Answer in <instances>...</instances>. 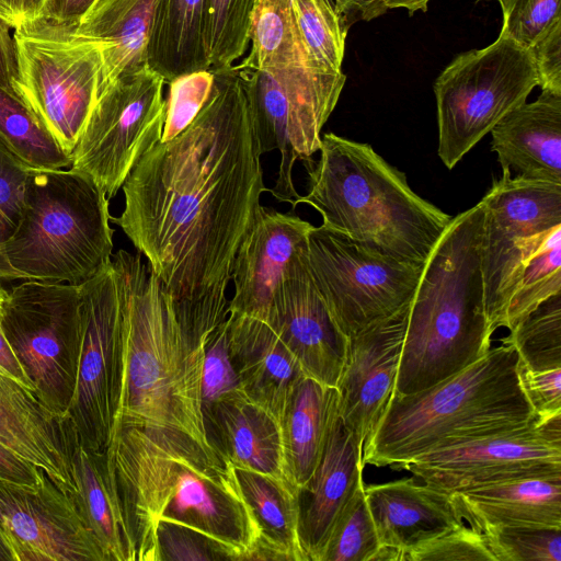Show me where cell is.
<instances>
[{
	"label": "cell",
	"instance_id": "6da1fadb",
	"mask_svg": "<svg viewBox=\"0 0 561 561\" xmlns=\"http://www.w3.org/2000/svg\"><path fill=\"white\" fill-rule=\"evenodd\" d=\"M211 71L199 113L142 156L122 186V214L111 217L147 259L195 343L229 316L234 257L270 192L238 71Z\"/></svg>",
	"mask_w": 561,
	"mask_h": 561
},
{
	"label": "cell",
	"instance_id": "7a4b0ae2",
	"mask_svg": "<svg viewBox=\"0 0 561 561\" xmlns=\"http://www.w3.org/2000/svg\"><path fill=\"white\" fill-rule=\"evenodd\" d=\"M106 453L135 561H157L160 520L193 528L247 560L259 531L230 463L185 439L135 427L114 430Z\"/></svg>",
	"mask_w": 561,
	"mask_h": 561
},
{
	"label": "cell",
	"instance_id": "3957f363",
	"mask_svg": "<svg viewBox=\"0 0 561 561\" xmlns=\"http://www.w3.org/2000/svg\"><path fill=\"white\" fill-rule=\"evenodd\" d=\"M112 263L122 299L112 433L118 427L163 433L221 459L208 442L204 422L205 345L193 343L182 331L169 298L140 252L118 250Z\"/></svg>",
	"mask_w": 561,
	"mask_h": 561
},
{
	"label": "cell",
	"instance_id": "277c9868",
	"mask_svg": "<svg viewBox=\"0 0 561 561\" xmlns=\"http://www.w3.org/2000/svg\"><path fill=\"white\" fill-rule=\"evenodd\" d=\"M479 359L412 394L393 392L362 463L403 470L416 457L537 421L518 375L519 355L501 339Z\"/></svg>",
	"mask_w": 561,
	"mask_h": 561
},
{
	"label": "cell",
	"instance_id": "5b68a950",
	"mask_svg": "<svg viewBox=\"0 0 561 561\" xmlns=\"http://www.w3.org/2000/svg\"><path fill=\"white\" fill-rule=\"evenodd\" d=\"M481 202L451 218L410 302L394 392L412 394L469 366L491 348L481 272Z\"/></svg>",
	"mask_w": 561,
	"mask_h": 561
},
{
	"label": "cell",
	"instance_id": "8992f818",
	"mask_svg": "<svg viewBox=\"0 0 561 561\" xmlns=\"http://www.w3.org/2000/svg\"><path fill=\"white\" fill-rule=\"evenodd\" d=\"M319 151L306 164L308 193L296 206L310 205L322 226L371 252L424 265L453 217L419 196L368 144L325 133Z\"/></svg>",
	"mask_w": 561,
	"mask_h": 561
},
{
	"label": "cell",
	"instance_id": "52a82bcc",
	"mask_svg": "<svg viewBox=\"0 0 561 561\" xmlns=\"http://www.w3.org/2000/svg\"><path fill=\"white\" fill-rule=\"evenodd\" d=\"M110 199L72 169H30L14 232L0 243V280L81 285L112 262Z\"/></svg>",
	"mask_w": 561,
	"mask_h": 561
},
{
	"label": "cell",
	"instance_id": "ba28073f",
	"mask_svg": "<svg viewBox=\"0 0 561 561\" xmlns=\"http://www.w3.org/2000/svg\"><path fill=\"white\" fill-rule=\"evenodd\" d=\"M79 23L38 16L13 30V94L71 157L99 99L101 46Z\"/></svg>",
	"mask_w": 561,
	"mask_h": 561
},
{
	"label": "cell",
	"instance_id": "9c48e42d",
	"mask_svg": "<svg viewBox=\"0 0 561 561\" xmlns=\"http://www.w3.org/2000/svg\"><path fill=\"white\" fill-rule=\"evenodd\" d=\"M537 85L529 50L504 35L458 55L434 83L437 153L444 165L453 169Z\"/></svg>",
	"mask_w": 561,
	"mask_h": 561
},
{
	"label": "cell",
	"instance_id": "30bf717a",
	"mask_svg": "<svg viewBox=\"0 0 561 561\" xmlns=\"http://www.w3.org/2000/svg\"><path fill=\"white\" fill-rule=\"evenodd\" d=\"M234 68V67H233ZM247 96L261 153L278 150L280 162L270 192L296 208L294 185L297 160L306 164L319 151L321 130L333 112L345 75L301 67L271 70L237 69Z\"/></svg>",
	"mask_w": 561,
	"mask_h": 561
},
{
	"label": "cell",
	"instance_id": "8fae6325",
	"mask_svg": "<svg viewBox=\"0 0 561 561\" xmlns=\"http://www.w3.org/2000/svg\"><path fill=\"white\" fill-rule=\"evenodd\" d=\"M0 324L38 397L66 419L80 342V285L24 280L8 291Z\"/></svg>",
	"mask_w": 561,
	"mask_h": 561
},
{
	"label": "cell",
	"instance_id": "7c38bea8",
	"mask_svg": "<svg viewBox=\"0 0 561 561\" xmlns=\"http://www.w3.org/2000/svg\"><path fill=\"white\" fill-rule=\"evenodd\" d=\"M313 283L346 337L409 305L423 265L371 252L324 226L308 237Z\"/></svg>",
	"mask_w": 561,
	"mask_h": 561
},
{
	"label": "cell",
	"instance_id": "4fadbf2b",
	"mask_svg": "<svg viewBox=\"0 0 561 561\" xmlns=\"http://www.w3.org/2000/svg\"><path fill=\"white\" fill-rule=\"evenodd\" d=\"M164 83L148 65L123 75L99 96L88 117L70 169L91 178L108 199L161 139Z\"/></svg>",
	"mask_w": 561,
	"mask_h": 561
},
{
	"label": "cell",
	"instance_id": "5bb4252c",
	"mask_svg": "<svg viewBox=\"0 0 561 561\" xmlns=\"http://www.w3.org/2000/svg\"><path fill=\"white\" fill-rule=\"evenodd\" d=\"M481 203L484 308L494 332L504 327L507 304L525 261L561 226V184L502 172Z\"/></svg>",
	"mask_w": 561,
	"mask_h": 561
},
{
	"label": "cell",
	"instance_id": "9a60e30c",
	"mask_svg": "<svg viewBox=\"0 0 561 561\" xmlns=\"http://www.w3.org/2000/svg\"><path fill=\"white\" fill-rule=\"evenodd\" d=\"M122 299L113 263L80 285V342L67 421L79 442L106 451L119 371Z\"/></svg>",
	"mask_w": 561,
	"mask_h": 561
},
{
	"label": "cell",
	"instance_id": "2e32d148",
	"mask_svg": "<svg viewBox=\"0 0 561 561\" xmlns=\"http://www.w3.org/2000/svg\"><path fill=\"white\" fill-rule=\"evenodd\" d=\"M403 470L446 493L561 473V413L425 453Z\"/></svg>",
	"mask_w": 561,
	"mask_h": 561
},
{
	"label": "cell",
	"instance_id": "e0dca14e",
	"mask_svg": "<svg viewBox=\"0 0 561 561\" xmlns=\"http://www.w3.org/2000/svg\"><path fill=\"white\" fill-rule=\"evenodd\" d=\"M0 529L14 561H106L72 494L45 471L35 486L0 479Z\"/></svg>",
	"mask_w": 561,
	"mask_h": 561
},
{
	"label": "cell",
	"instance_id": "ac0fdd59",
	"mask_svg": "<svg viewBox=\"0 0 561 561\" xmlns=\"http://www.w3.org/2000/svg\"><path fill=\"white\" fill-rule=\"evenodd\" d=\"M409 308L410 304L347 337L336 385L339 415L363 446L394 392Z\"/></svg>",
	"mask_w": 561,
	"mask_h": 561
},
{
	"label": "cell",
	"instance_id": "d6986e66",
	"mask_svg": "<svg viewBox=\"0 0 561 561\" xmlns=\"http://www.w3.org/2000/svg\"><path fill=\"white\" fill-rule=\"evenodd\" d=\"M312 226L291 209L260 206L234 257V294L229 313L268 323L275 299L291 265L308 252Z\"/></svg>",
	"mask_w": 561,
	"mask_h": 561
},
{
	"label": "cell",
	"instance_id": "ffe728a7",
	"mask_svg": "<svg viewBox=\"0 0 561 561\" xmlns=\"http://www.w3.org/2000/svg\"><path fill=\"white\" fill-rule=\"evenodd\" d=\"M307 377L336 387L347 350L309 270L308 252L289 268L267 323Z\"/></svg>",
	"mask_w": 561,
	"mask_h": 561
},
{
	"label": "cell",
	"instance_id": "44dd1931",
	"mask_svg": "<svg viewBox=\"0 0 561 561\" xmlns=\"http://www.w3.org/2000/svg\"><path fill=\"white\" fill-rule=\"evenodd\" d=\"M363 445L337 414L321 459L299 491V536L308 561H321L340 514L363 483Z\"/></svg>",
	"mask_w": 561,
	"mask_h": 561
},
{
	"label": "cell",
	"instance_id": "7402d4cb",
	"mask_svg": "<svg viewBox=\"0 0 561 561\" xmlns=\"http://www.w3.org/2000/svg\"><path fill=\"white\" fill-rule=\"evenodd\" d=\"M204 422L208 442L225 462L296 489L286 467L279 422L242 390L216 401L204 412Z\"/></svg>",
	"mask_w": 561,
	"mask_h": 561
},
{
	"label": "cell",
	"instance_id": "603a6c76",
	"mask_svg": "<svg viewBox=\"0 0 561 561\" xmlns=\"http://www.w3.org/2000/svg\"><path fill=\"white\" fill-rule=\"evenodd\" d=\"M67 428V419L35 391L0 371V444L72 493Z\"/></svg>",
	"mask_w": 561,
	"mask_h": 561
},
{
	"label": "cell",
	"instance_id": "cb8c5ba5",
	"mask_svg": "<svg viewBox=\"0 0 561 561\" xmlns=\"http://www.w3.org/2000/svg\"><path fill=\"white\" fill-rule=\"evenodd\" d=\"M229 355L243 393L280 424L297 383L298 360L265 322L229 313Z\"/></svg>",
	"mask_w": 561,
	"mask_h": 561
},
{
	"label": "cell",
	"instance_id": "d4e9b609",
	"mask_svg": "<svg viewBox=\"0 0 561 561\" xmlns=\"http://www.w3.org/2000/svg\"><path fill=\"white\" fill-rule=\"evenodd\" d=\"M502 172L561 184V94L541 91L490 131Z\"/></svg>",
	"mask_w": 561,
	"mask_h": 561
},
{
	"label": "cell",
	"instance_id": "484cf974",
	"mask_svg": "<svg viewBox=\"0 0 561 561\" xmlns=\"http://www.w3.org/2000/svg\"><path fill=\"white\" fill-rule=\"evenodd\" d=\"M364 491L379 543L404 553L463 524L449 493L412 478L364 485Z\"/></svg>",
	"mask_w": 561,
	"mask_h": 561
},
{
	"label": "cell",
	"instance_id": "4316f807",
	"mask_svg": "<svg viewBox=\"0 0 561 561\" xmlns=\"http://www.w3.org/2000/svg\"><path fill=\"white\" fill-rule=\"evenodd\" d=\"M461 517L480 533L507 526L561 528V473L451 493Z\"/></svg>",
	"mask_w": 561,
	"mask_h": 561
},
{
	"label": "cell",
	"instance_id": "83f0119b",
	"mask_svg": "<svg viewBox=\"0 0 561 561\" xmlns=\"http://www.w3.org/2000/svg\"><path fill=\"white\" fill-rule=\"evenodd\" d=\"M68 423V456L77 506L106 561H135L113 463L106 451L82 445Z\"/></svg>",
	"mask_w": 561,
	"mask_h": 561
},
{
	"label": "cell",
	"instance_id": "f1b7e54d",
	"mask_svg": "<svg viewBox=\"0 0 561 561\" xmlns=\"http://www.w3.org/2000/svg\"><path fill=\"white\" fill-rule=\"evenodd\" d=\"M158 0H99L77 32L102 49L99 96L117 78L147 64V45Z\"/></svg>",
	"mask_w": 561,
	"mask_h": 561
},
{
	"label": "cell",
	"instance_id": "f546056e",
	"mask_svg": "<svg viewBox=\"0 0 561 561\" xmlns=\"http://www.w3.org/2000/svg\"><path fill=\"white\" fill-rule=\"evenodd\" d=\"M233 472L259 531L247 560L308 561L299 536V492L261 472Z\"/></svg>",
	"mask_w": 561,
	"mask_h": 561
},
{
	"label": "cell",
	"instance_id": "4dcf8cb0",
	"mask_svg": "<svg viewBox=\"0 0 561 561\" xmlns=\"http://www.w3.org/2000/svg\"><path fill=\"white\" fill-rule=\"evenodd\" d=\"M339 414L336 387L305 376L295 387L280 421L286 467L293 485L311 479Z\"/></svg>",
	"mask_w": 561,
	"mask_h": 561
},
{
	"label": "cell",
	"instance_id": "1f68e13d",
	"mask_svg": "<svg viewBox=\"0 0 561 561\" xmlns=\"http://www.w3.org/2000/svg\"><path fill=\"white\" fill-rule=\"evenodd\" d=\"M207 0H158L147 45V64L169 83L210 70L206 44Z\"/></svg>",
	"mask_w": 561,
	"mask_h": 561
},
{
	"label": "cell",
	"instance_id": "d6a6232c",
	"mask_svg": "<svg viewBox=\"0 0 561 561\" xmlns=\"http://www.w3.org/2000/svg\"><path fill=\"white\" fill-rule=\"evenodd\" d=\"M251 48L237 69L301 67L320 70L310 60L297 31L289 0H259L250 27ZM330 73V72H328Z\"/></svg>",
	"mask_w": 561,
	"mask_h": 561
},
{
	"label": "cell",
	"instance_id": "836d02e7",
	"mask_svg": "<svg viewBox=\"0 0 561 561\" xmlns=\"http://www.w3.org/2000/svg\"><path fill=\"white\" fill-rule=\"evenodd\" d=\"M0 142L31 169H65L71 165V157L25 105L1 87Z\"/></svg>",
	"mask_w": 561,
	"mask_h": 561
},
{
	"label": "cell",
	"instance_id": "e575fe53",
	"mask_svg": "<svg viewBox=\"0 0 561 561\" xmlns=\"http://www.w3.org/2000/svg\"><path fill=\"white\" fill-rule=\"evenodd\" d=\"M561 293V226L525 261L508 300L504 328L512 330L549 297Z\"/></svg>",
	"mask_w": 561,
	"mask_h": 561
},
{
	"label": "cell",
	"instance_id": "d590c367",
	"mask_svg": "<svg viewBox=\"0 0 561 561\" xmlns=\"http://www.w3.org/2000/svg\"><path fill=\"white\" fill-rule=\"evenodd\" d=\"M304 47L316 67L342 72L348 27L332 0H289Z\"/></svg>",
	"mask_w": 561,
	"mask_h": 561
},
{
	"label": "cell",
	"instance_id": "8d00e7d4",
	"mask_svg": "<svg viewBox=\"0 0 561 561\" xmlns=\"http://www.w3.org/2000/svg\"><path fill=\"white\" fill-rule=\"evenodd\" d=\"M530 370L561 367V293L549 297L504 337Z\"/></svg>",
	"mask_w": 561,
	"mask_h": 561
},
{
	"label": "cell",
	"instance_id": "74e56055",
	"mask_svg": "<svg viewBox=\"0 0 561 561\" xmlns=\"http://www.w3.org/2000/svg\"><path fill=\"white\" fill-rule=\"evenodd\" d=\"M257 2L207 0L206 44L210 70L229 69L244 55Z\"/></svg>",
	"mask_w": 561,
	"mask_h": 561
},
{
	"label": "cell",
	"instance_id": "f35d334b",
	"mask_svg": "<svg viewBox=\"0 0 561 561\" xmlns=\"http://www.w3.org/2000/svg\"><path fill=\"white\" fill-rule=\"evenodd\" d=\"M379 546L362 484L336 519L321 561H370Z\"/></svg>",
	"mask_w": 561,
	"mask_h": 561
},
{
	"label": "cell",
	"instance_id": "ab89813d",
	"mask_svg": "<svg viewBox=\"0 0 561 561\" xmlns=\"http://www.w3.org/2000/svg\"><path fill=\"white\" fill-rule=\"evenodd\" d=\"M481 534L495 561H561V528L507 526Z\"/></svg>",
	"mask_w": 561,
	"mask_h": 561
},
{
	"label": "cell",
	"instance_id": "60d3db41",
	"mask_svg": "<svg viewBox=\"0 0 561 561\" xmlns=\"http://www.w3.org/2000/svg\"><path fill=\"white\" fill-rule=\"evenodd\" d=\"M165 115L160 142L182 133L196 117L209 98L214 84L211 70L182 75L169 83Z\"/></svg>",
	"mask_w": 561,
	"mask_h": 561
},
{
	"label": "cell",
	"instance_id": "b9f144b4",
	"mask_svg": "<svg viewBox=\"0 0 561 561\" xmlns=\"http://www.w3.org/2000/svg\"><path fill=\"white\" fill-rule=\"evenodd\" d=\"M229 316L207 336L202 377L203 414L219 399L241 390L229 355Z\"/></svg>",
	"mask_w": 561,
	"mask_h": 561
},
{
	"label": "cell",
	"instance_id": "7bdbcfd3",
	"mask_svg": "<svg viewBox=\"0 0 561 561\" xmlns=\"http://www.w3.org/2000/svg\"><path fill=\"white\" fill-rule=\"evenodd\" d=\"M157 561H236L216 540L187 526L160 520L156 527Z\"/></svg>",
	"mask_w": 561,
	"mask_h": 561
},
{
	"label": "cell",
	"instance_id": "ee69618b",
	"mask_svg": "<svg viewBox=\"0 0 561 561\" xmlns=\"http://www.w3.org/2000/svg\"><path fill=\"white\" fill-rule=\"evenodd\" d=\"M499 3L503 13L500 34L527 49L561 19L560 0H499Z\"/></svg>",
	"mask_w": 561,
	"mask_h": 561
},
{
	"label": "cell",
	"instance_id": "f6af8a7d",
	"mask_svg": "<svg viewBox=\"0 0 561 561\" xmlns=\"http://www.w3.org/2000/svg\"><path fill=\"white\" fill-rule=\"evenodd\" d=\"M404 561H495L483 535L463 524L404 553Z\"/></svg>",
	"mask_w": 561,
	"mask_h": 561
},
{
	"label": "cell",
	"instance_id": "bcb514c9",
	"mask_svg": "<svg viewBox=\"0 0 561 561\" xmlns=\"http://www.w3.org/2000/svg\"><path fill=\"white\" fill-rule=\"evenodd\" d=\"M30 169L0 142V243L20 221Z\"/></svg>",
	"mask_w": 561,
	"mask_h": 561
},
{
	"label": "cell",
	"instance_id": "7dc6e473",
	"mask_svg": "<svg viewBox=\"0 0 561 561\" xmlns=\"http://www.w3.org/2000/svg\"><path fill=\"white\" fill-rule=\"evenodd\" d=\"M522 388L540 420L561 413V367L534 371L519 359Z\"/></svg>",
	"mask_w": 561,
	"mask_h": 561
},
{
	"label": "cell",
	"instance_id": "c3c4849f",
	"mask_svg": "<svg viewBox=\"0 0 561 561\" xmlns=\"http://www.w3.org/2000/svg\"><path fill=\"white\" fill-rule=\"evenodd\" d=\"M541 91L561 94V19L528 48Z\"/></svg>",
	"mask_w": 561,
	"mask_h": 561
},
{
	"label": "cell",
	"instance_id": "681fc988",
	"mask_svg": "<svg viewBox=\"0 0 561 561\" xmlns=\"http://www.w3.org/2000/svg\"><path fill=\"white\" fill-rule=\"evenodd\" d=\"M43 469L0 444V479L26 485H38Z\"/></svg>",
	"mask_w": 561,
	"mask_h": 561
},
{
	"label": "cell",
	"instance_id": "f907efd6",
	"mask_svg": "<svg viewBox=\"0 0 561 561\" xmlns=\"http://www.w3.org/2000/svg\"><path fill=\"white\" fill-rule=\"evenodd\" d=\"M46 0H0V21L15 30L41 15Z\"/></svg>",
	"mask_w": 561,
	"mask_h": 561
},
{
	"label": "cell",
	"instance_id": "816d5d0a",
	"mask_svg": "<svg viewBox=\"0 0 561 561\" xmlns=\"http://www.w3.org/2000/svg\"><path fill=\"white\" fill-rule=\"evenodd\" d=\"M98 1L99 0H46L39 16L58 22L79 23Z\"/></svg>",
	"mask_w": 561,
	"mask_h": 561
},
{
	"label": "cell",
	"instance_id": "f5cc1de1",
	"mask_svg": "<svg viewBox=\"0 0 561 561\" xmlns=\"http://www.w3.org/2000/svg\"><path fill=\"white\" fill-rule=\"evenodd\" d=\"M10 30L0 21V87L13 94L11 83L16 75V59Z\"/></svg>",
	"mask_w": 561,
	"mask_h": 561
},
{
	"label": "cell",
	"instance_id": "db71d44e",
	"mask_svg": "<svg viewBox=\"0 0 561 561\" xmlns=\"http://www.w3.org/2000/svg\"><path fill=\"white\" fill-rule=\"evenodd\" d=\"M0 371L14 379L22 386L35 391L18 356L8 342L0 324ZM36 392V391H35Z\"/></svg>",
	"mask_w": 561,
	"mask_h": 561
},
{
	"label": "cell",
	"instance_id": "11a10c76",
	"mask_svg": "<svg viewBox=\"0 0 561 561\" xmlns=\"http://www.w3.org/2000/svg\"><path fill=\"white\" fill-rule=\"evenodd\" d=\"M431 0H369L364 20L368 21L383 14L388 9L403 8L409 14L425 12Z\"/></svg>",
	"mask_w": 561,
	"mask_h": 561
},
{
	"label": "cell",
	"instance_id": "9f6ffc18",
	"mask_svg": "<svg viewBox=\"0 0 561 561\" xmlns=\"http://www.w3.org/2000/svg\"><path fill=\"white\" fill-rule=\"evenodd\" d=\"M336 11L342 16L345 25H350L356 20H364L369 0H332Z\"/></svg>",
	"mask_w": 561,
	"mask_h": 561
},
{
	"label": "cell",
	"instance_id": "6f0895ef",
	"mask_svg": "<svg viewBox=\"0 0 561 561\" xmlns=\"http://www.w3.org/2000/svg\"><path fill=\"white\" fill-rule=\"evenodd\" d=\"M370 561H404V551L392 546L380 545Z\"/></svg>",
	"mask_w": 561,
	"mask_h": 561
},
{
	"label": "cell",
	"instance_id": "680465c9",
	"mask_svg": "<svg viewBox=\"0 0 561 561\" xmlns=\"http://www.w3.org/2000/svg\"><path fill=\"white\" fill-rule=\"evenodd\" d=\"M0 561H14L10 547L0 529Z\"/></svg>",
	"mask_w": 561,
	"mask_h": 561
},
{
	"label": "cell",
	"instance_id": "91938a15",
	"mask_svg": "<svg viewBox=\"0 0 561 561\" xmlns=\"http://www.w3.org/2000/svg\"><path fill=\"white\" fill-rule=\"evenodd\" d=\"M7 294H8V290H5V289L0 285V307H1L2 302H3V300L5 299Z\"/></svg>",
	"mask_w": 561,
	"mask_h": 561
},
{
	"label": "cell",
	"instance_id": "94428289",
	"mask_svg": "<svg viewBox=\"0 0 561 561\" xmlns=\"http://www.w3.org/2000/svg\"><path fill=\"white\" fill-rule=\"evenodd\" d=\"M496 1H499V0H496Z\"/></svg>",
	"mask_w": 561,
	"mask_h": 561
}]
</instances>
